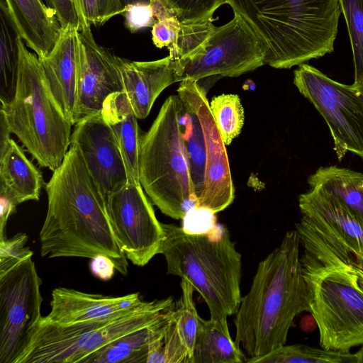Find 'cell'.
Segmentation results:
<instances>
[{
  "label": "cell",
  "instance_id": "obj_1",
  "mask_svg": "<svg viewBox=\"0 0 363 363\" xmlns=\"http://www.w3.org/2000/svg\"><path fill=\"white\" fill-rule=\"evenodd\" d=\"M46 184L48 211L40 231V254L48 258L108 256L127 275V257L118 245L106 201L78 147L70 144Z\"/></svg>",
  "mask_w": 363,
  "mask_h": 363
},
{
  "label": "cell",
  "instance_id": "obj_2",
  "mask_svg": "<svg viewBox=\"0 0 363 363\" xmlns=\"http://www.w3.org/2000/svg\"><path fill=\"white\" fill-rule=\"evenodd\" d=\"M296 230L320 346L350 352L363 345V289L352 264L355 257L303 216Z\"/></svg>",
  "mask_w": 363,
  "mask_h": 363
},
{
  "label": "cell",
  "instance_id": "obj_3",
  "mask_svg": "<svg viewBox=\"0 0 363 363\" xmlns=\"http://www.w3.org/2000/svg\"><path fill=\"white\" fill-rule=\"evenodd\" d=\"M296 230L257 267L249 291L241 298L234 320L235 342L250 358L263 356L286 342L296 315L309 312V291Z\"/></svg>",
  "mask_w": 363,
  "mask_h": 363
},
{
  "label": "cell",
  "instance_id": "obj_4",
  "mask_svg": "<svg viewBox=\"0 0 363 363\" xmlns=\"http://www.w3.org/2000/svg\"><path fill=\"white\" fill-rule=\"evenodd\" d=\"M266 48L264 65L290 69L334 51L340 0H226Z\"/></svg>",
  "mask_w": 363,
  "mask_h": 363
},
{
  "label": "cell",
  "instance_id": "obj_5",
  "mask_svg": "<svg viewBox=\"0 0 363 363\" xmlns=\"http://www.w3.org/2000/svg\"><path fill=\"white\" fill-rule=\"evenodd\" d=\"M162 226L158 254L165 258L167 274L189 281L207 304L211 318L227 322L242 298V256L228 230L217 224L208 233L192 235L173 224Z\"/></svg>",
  "mask_w": 363,
  "mask_h": 363
},
{
  "label": "cell",
  "instance_id": "obj_6",
  "mask_svg": "<svg viewBox=\"0 0 363 363\" xmlns=\"http://www.w3.org/2000/svg\"><path fill=\"white\" fill-rule=\"evenodd\" d=\"M19 67L15 95L1 105L11 133L43 168L55 171L70 146L72 124L55 100L39 57L18 37Z\"/></svg>",
  "mask_w": 363,
  "mask_h": 363
},
{
  "label": "cell",
  "instance_id": "obj_7",
  "mask_svg": "<svg viewBox=\"0 0 363 363\" xmlns=\"http://www.w3.org/2000/svg\"><path fill=\"white\" fill-rule=\"evenodd\" d=\"M182 104L178 95L166 99L149 130L142 135L140 183L164 215L182 219L198 199L182 134Z\"/></svg>",
  "mask_w": 363,
  "mask_h": 363
},
{
  "label": "cell",
  "instance_id": "obj_8",
  "mask_svg": "<svg viewBox=\"0 0 363 363\" xmlns=\"http://www.w3.org/2000/svg\"><path fill=\"white\" fill-rule=\"evenodd\" d=\"M175 306L174 298L145 301L122 314L70 325L43 321L18 363H82L116 339L149 325Z\"/></svg>",
  "mask_w": 363,
  "mask_h": 363
},
{
  "label": "cell",
  "instance_id": "obj_9",
  "mask_svg": "<svg viewBox=\"0 0 363 363\" xmlns=\"http://www.w3.org/2000/svg\"><path fill=\"white\" fill-rule=\"evenodd\" d=\"M293 82L325 121L338 160L347 152L363 159V86L336 82L306 63L294 70Z\"/></svg>",
  "mask_w": 363,
  "mask_h": 363
},
{
  "label": "cell",
  "instance_id": "obj_10",
  "mask_svg": "<svg viewBox=\"0 0 363 363\" xmlns=\"http://www.w3.org/2000/svg\"><path fill=\"white\" fill-rule=\"evenodd\" d=\"M41 279L32 257L0 276V363H18L43 318Z\"/></svg>",
  "mask_w": 363,
  "mask_h": 363
},
{
  "label": "cell",
  "instance_id": "obj_11",
  "mask_svg": "<svg viewBox=\"0 0 363 363\" xmlns=\"http://www.w3.org/2000/svg\"><path fill=\"white\" fill-rule=\"evenodd\" d=\"M266 48L240 15L216 27L203 48L176 71L177 82L236 77L264 65Z\"/></svg>",
  "mask_w": 363,
  "mask_h": 363
},
{
  "label": "cell",
  "instance_id": "obj_12",
  "mask_svg": "<svg viewBox=\"0 0 363 363\" xmlns=\"http://www.w3.org/2000/svg\"><path fill=\"white\" fill-rule=\"evenodd\" d=\"M115 238L128 259L146 265L158 254L163 238L162 223L140 183H127L106 199Z\"/></svg>",
  "mask_w": 363,
  "mask_h": 363
},
{
  "label": "cell",
  "instance_id": "obj_13",
  "mask_svg": "<svg viewBox=\"0 0 363 363\" xmlns=\"http://www.w3.org/2000/svg\"><path fill=\"white\" fill-rule=\"evenodd\" d=\"M77 40L74 125L101 112L109 95L123 92L119 57L95 41L89 22L77 30Z\"/></svg>",
  "mask_w": 363,
  "mask_h": 363
},
{
  "label": "cell",
  "instance_id": "obj_14",
  "mask_svg": "<svg viewBox=\"0 0 363 363\" xmlns=\"http://www.w3.org/2000/svg\"><path fill=\"white\" fill-rule=\"evenodd\" d=\"M70 144L79 150L89 174L106 199L128 183L123 159L101 111L74 124Z\"/></svg>",
  "mask_w": 363,
  "mask_h": 363
},
{
  "label": "cell",
  "instance_id": "obj_15",
  "mask_svg": "<svg viewBox=\"0 0 363 363\" xmlns=\"http://www.w3.org/2000/svg\"><path fill=\"white\" fill-rule=\"evenodd\" d=\"M190 82L206 143L204 186L196 208H207L216 213L233 203L235 188L225 145L211 112L206 90L198 81Z\"/></svg>",
  "mask_w": 363,
  "mask_h": 363
},
{
  "label": "cell",
  "instance_id": "obj_16",
  "mask_svg": "<svg viewBox=\"0 0 363 363\" xmlns=\"http://www.w3.org/2000/svg\"><path fill=\"white\" fill-rule=\"evenodd\" d=\"M302 216L363 263V219L336 197L318 189L298 196Z\"/></svg>",
  "mask_w": 363,
  "mask_h": 363
},
{
  "label": "cell",
  "instance_id": "obj_17",
  "mask_svg": "<svg viewBox=\"0 0 363 363\" xmlns=\"http://www.w3.org/2000/svg\"><path fill=\"white\" fill-rule=\"evenodd\" d=\"M144 302L139 293L110 296L59 287L52 291L51 310L42 320L70 325L106 319L128 312Z\"/></svg>",
  "mask_w": 363,
  "mask_h": 363
},
{
  "label": "cell",
  "instance_id": "obj_18",
  "mask_svg": "<svg viewBox=\"0 0 363 363\" xmlns=\"http://www.w3.org/2000/svg\"><path fill=\"white\" fill-rule=\"evenodd\" d=\"M119 60L123 92L137 118L144 119L162 91L177 82L174 66L169 55L147 62Z\"/></svg>",
  "mask_w": 363,
  "mask_h": 363
},
{
  "label": "cell",
  "instance_id": "obj_19",
  "mask_svg": "<svg viewBox=\"0 0 363 363\" xmlns=\"http://www.w3.org/2000/svg\"><path fill=\"white\" fill-rule=\"evenodd\" d=\"M77 30L72 26L62 30L50 53L39 58L49 89L72 125L77 95Z\"/></svg>",
  "mask_w": 363,
  "mask_h": 363
},
{
  "label": "cell",
  "instance_id": "obj_20",
  "mask_svg": "<svg viewBox=\"0 0 363 363\" xmlns=\"http://www.w3.org/2000/svg\"><path fill=\"white\" fill-rule=\"evenodd\" d=\"M17 33L39 58L48 56L62 33L54 13L41 0H4Z\"/></svg>",
  "mask_w": 363,
  "mask_h": 363
},
{
  "label": "cell",
  "instance_id": "obj_21",
  "mask_svg": "<svg viewBox=\"0 0 363 363\" xmlns=\"http://www.w3.org/2000/svg\"><path fill=\"white\" fill-rule=\"evenodd\" d=\"M101 114L111 127L122 155L128 182L140 183L139 152L142 135L138 118L125 92L109 95L104 102Z\"/></svg>",
  "mask_w": 363,
  "mask_h": 363
},
{
  "label": "cell",
  "instance_id": "obj_22",
  "mask_svg": "<svg viewBox=\"0 0 363 363\" xmlns=\"http://www.w3.org/2000/svg\"><path fill=\"white\" fill-rule=\"evenodd\" d=\"M175 306L152 324L123 335L93 352L82 363H147L150 345L170 323Z\"/></svg>",
  "mask_w": 363,
  "mask_h": 363
},
{
  "label": "cell",
  "instance_id": "obj_23",
  "mask_svg": "<svg viewBox=\"0 0 363 363\" xmlns=\"http://www.w3.org/2000/svg\"><path fill=\"white\" fill-rule=\"evenodd\" d=\"M177 95L182 104V134L188 152L192 181L199 201L204 186L206 143L196 111L189 79L179 82Z\"/></svg>",
  "mask_w": 363,
  "mask_h": 363
},
{
  "label": "cell",
  "instance_id": "obj_24",
  "mask_svg": "<svg viewBox=\"0 0 363 363\" xmlns=\"http://www.w3.org/2000/svg\"><path fill=\"white\" fill-rule=\"evenodd\" d=\"M0 184L11 191L19 203L40 199L42 174L13 139L0 155Z\"/></svg>",
  "mask_w": 363,
  "mask_h": 363
},
{
  "label": "cell",
  "instance_id": "obj_25",
  "mask_svg": "<svg viewBox=\"0 0 363 363\" xmlns=\"http://www.w3.org/2000/svg\"><path fill=\"white\" fill-rule=\"evenodd\" d=\"M240 347L230 335L227 322L204 320L199 324L190 363H242Z\"/></svg>",
  "mask_w": 363,
  "mask_h": 363
},
{
  "label": "cell",
  "instance_id": "obj_26",
  "mask_svg": "<svg viewBox=\"0 0 363 363\" xmlns=\"http://www.w3.org/2000/svg\"><path fill=\"white\" fill-rule=\"evenodd\" d=\"M309 189L336 197L363 219V173L337 166L319 167L308 179Z\"/></svg>",
  "mask_w": 363,
  "mask_h": 363
},
{
  "label": "cell",
  "instance_id": "obj_27",
  "mask_svg": "<svg viewBox=\"0 0 363 363\" xmlns=\"http://www.w3.org/2000/svg\"><path fill=\"white\" fill-rule=\"evenodd\" d=\"M0 101L9 103L16 92L18 67V37L6 11L4 0L0 3Z\"/></svg>",
  "mask_w": 363,
  "mask_h": 363
},
{
  "label": "cell",
  "instance_id": "obj_28",
  "mask_svg": "<svg viewBox=\"0 0 363 363\" xmlns=\"http://www.w3.org/2000/svg\"><path fill=\"white\" fill-rule=\"evenodd\" d=\"M249 363H357L350 352L328 350L306 345H282L263 356L246 359Z\"/></svg>",
  "mask_w": 363,
  "mask_h": 363
},
{
  "label": "cell",
  "instance_id": "obj_29",
  "mask_svg": "<svg viewBox=\"0 0 363 363\" xmlns=\"http://www.w3.org/2000/svg\"><path fill=\"white\" fill-rule=\"evenodd\" d=\"M216 28L212 18L181 23L176 43L167 47L175 71L203 48Z\"/></svg>",
  "mask_w": 363,
  "mask_h": 363
},
{
  "label": "cell",
  "instance_id": "obj_30",
  "mask_svg": "<svg viewBox=\"0 0 363 363\" xmlns=\"http://www.w3.org/2000/svg\"><path fill=\"white\" fill-rule=\"evenodd\" d=\"M210 110L225 145L237 138L244 124V109L238 95L223 94L214 96Z\"/></svg>",
  "mask_w": 363,
  "mask_h": 363
},
{
  "label": "cell",
  "instance_id": "obj_31",
  "mask_svg": "<svg viewBox=\"0 0 363 363\" xmlns=\"http://www.w3.org/2000/svg\"><path fill=\"white\" fill-rule=\"evenodd\" d=\"M182 296L175 306V323L180 338L189 355V363L199 324V318L193 299L194 289L189 281L182 279Z\"/></svg>",
  "mask_w": 363,
  "mask_h": 363
},
{
  "label": "cell",
  "instance_id": "obj_32",
  "mask_svg": "<svg viewBox=\"0 0 363 363\" xmlns=\"http://www.w3.org/2000/svg\"><path fill=\"white\" fill-rule=\"evenodd\" d=\"M350 40L354 82L363 86V0H340Z\"/></svg>",
  "mask_w": 363,
  "mask_h": 363
},
{
  "label": "cell",
  "instance_id": "obj_33",
  "mask_svg": "<svg viewBox=\"0 0 363 363\" xmlns=\"http://www.w3.org/2000/svg\"><path fill=\"white\" fill-rule=\"evenodd\" d=\"M147 363H189L188 351L176 326L175 310L170 323L150 343Z\"/></svg>",
  "mask_w": 363,
  "mask_h": 363
},
{
  "label": "cell",
  "instance_id": "obj_34",
  "mask_svg": "<svg viewBox=\"0 0 363 363\" xmlns=\"http://www.w3.org/2000/svg\"><path fill=\"white\" fill-rule=\"evenodd\" d=\"M176 11L181 23L196 22L212 18L214 12L226 0H165Z\"/></svg>",
  "mask_w": 363,
  "mask_h": 363
},
{
  "label": "cell",
  "instance_id": "obj_35",
  "mask_svg": "<svg viewBox=\"0 0 363 363\" xmlns=\"http://www.w3.org/2000/svg\"><path fill=\"white\" fill-rule=\"evenodd\" d=\"M28 240V237L24 233L0 239V276L33 256V252L26 245Z\"/></svg>",
  "mask_w": 363,
  "mask_h": 363
},
{
  "label": "cell",
  "instance_id": "obj_36",
  "mask_svg": "<svg viewBox=\"0 0 363 363\" xmlns=\"http://www.w3.org/2000/svg\"><path fill=\"white\" fill-rule=\"evenodd\" d=\"M45 1L47 6L54 11L62 30L69 26H72L79 30L84 23L89 22L82 12L79 0H45Z\"/></svg>",
  "mask_w": 363,
  "mask_h": 363
},
{
  "label": "cell",
  "instance_id": "obj_37",
  "mask_svg": "<svg viewBox=\"0 0 363 363\" xmlns=\"http://www.w3.org/2000/svg\"><path fill=\"white\" fill-rule=\"evenodd\" d=\"M182 228L186 233L201 235L210 232L217 225L215 213L204 208H194L182 218Z\"/></svg>",
  "mask_w": 363,
  "mask_h": 363
},
{
  "label": "cell",
  "instance_id": "obj_38",
  "mask_svg": "<svg viewBox=\"0 0 363 363\" xmlns=\"http://www.w3.org/2000/svg\"><path fill=\"white\" fill-rule=\"evenodd\" d=\"M181 28V21L177 17L157 21L152 28V40L158 48L168 47L177 42Z\"/></svg>",
  "mask_w": 363,
  "mask_h": 363
},
{
  "label": "cell",
  "instance_id": "obj_39",
  "mask_svg": "<svg viewBox=\"0 0 363 363\" xmlns=\"http://www.w3.org/2000/svg\"><path fill=\"white\" fill-rule=\"evenodd\" d=\"M122 14L125 16V27L132 33L152 26L155 23L150 4L138 3L130 5Z\"/></svg>",
  "mask_w": 363,
  "mask_h": 363
},
{
  "label": "cell",
  "instance_id": "obj_40",
  "mask_svg": "<svg viewBox=\"0 0 363 363\" xmlns=\"http://www.w3.org/2000/svg\"><path fill=\"white\" fill-rule=\"evenodd\" d=\"M18 201L11 191L0 184V239L6 238L5 230L9 216L16 211Z\"/></svg>",
  "mask_w": 363,
  "mask_h": 363
},
{
  "label": "cell",
  "instance_id": "obj_41",
  "mask_svg": "<svg viewBox=\"0 0 363 363\" xmlns=\"http://www.w3.org/2000/svg\"><path fill=\"white\" fill-rule=\"evenodd\" d=\"M91 259L90 269L94 276L104 281L109 280L113 277L116 269L110 257L99 255Z\"/></svg>",
  "mask_w": 363,
  "mask_h": 363
},
{
  "label": "cell",
  "instance_id": "obj_42",
  "mask_svg": "<svg viewBox=\"0 0 363 363\" xmlns=\"http://www.w3.org/2000/svg\"><path fill=\"white\" fill-rule=\"evenodd\" d=\"M150 5L152 9L153 16L157 21L177 17L176 11L165 0H150Z\"/></svg>",
  "mask_w": 363,
  "mask_h": 363
},
{
  "label": "cell",
  "instance_id": "obj_43",
  "mask_svg": "<svg viewBox=\"0 0 363 363\" xmlns=\"http://www.w3.org/2000/svg\"><path fill=\"white\" fill-rule=\"evenodd\" d=\"M99 9V25H102L112 17L121 13L117 0H98Z\"/></svg>",
  "mask_w": 363,
  "mask_h": 363
},
{
  "label": "cell",
  "instance_id": "obj_44",
  "mask_svg": "<svg viewBox=\"0 0 363 363\" xmlns=\"http://www.w3.org/2000/svg\"><path fill=\"white\" fill-rule=\"evenodd\" d=\"M82 12L90 24H99L100 15L98 0H79Z\"/></svg>",
  "mask_w": 363,
  "mask_h": 363
},
{
  "label": "cell",
  "instance_id": "obj_45",
  "mask_svg": "<svg viewBox=\"0 0 363 363\" xmlns=\"http://www.w3.org/2000/svg\"><path fill=\"white\" fill-rule=\"evenodd\" d=\"M11 131L1 111H0V155L7 148Z\"/></svg>",
  "mask_w": 363,
  "mask_h": 363
},
{
  "label": "cell",
  "instance_id": "obj_46",
  "mask_svg": "<svg viewBox=\"0 0 363 363\" xmlns=\"http://www.w3.org/2000/svg\"><path fill=\"white\" fill-rule=\"evenodd\" d=\"M150 0H117L121 14L124 12L125 8L130 5L138 3L150 4Z\"/></svg>",
  "mask_w": 363,
  "mask_h": 363
},
{
  "label": "cell",
  "instance_id": "obj_47",
  "mask_svg": "<svg viewBox=\"0 0 363 363\" xmlns=\"http://www.w3.org/2000/svg\"><path fill=\"white\" fill-rule=\"evenodd\" d=\"M352 264L355 268L359 279V284L363 289V263L358 262L354 259Z\"/></svg>",
  "mask_w": 363,
  "mask_h": 363
},
{
  "label": "cell",
  "instance_id": "obj_48",
  "mask_svg": "<svg viewBox=\"0 0 363 363\" xmlns=\"http://www.w3.org/2000/svg\"><path fill=\"white\" fill-rule=\"evenodd\" d=\"M357 363H363V345H362V347L354 353Z\"/></svg>",
  "mask_w": 363,
  "mask_h": 363
}]
</instances>
